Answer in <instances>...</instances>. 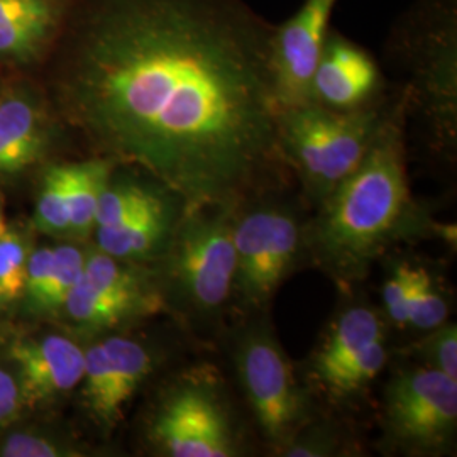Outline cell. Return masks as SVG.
<instances>
[{"mask_svg":"<svg viewBox=\"0 0 457 457\" xmlns=\"http://www.w3.org/2000/svg\"><path fill=\"white\" fill-rule=\"evenodd\" d=\"M271 31L245 0H80L62 109L100 156L141 166L183 209H234L287 164Z\"/></svg>","mask_w":457,"mask_h":457,"instance_id":"cell-1","label":"cell"},{"mask_svg":"<svg viewBox=\"0 0 457 457\" xmlns=\"http://www.w3.org/2000/svg\"><path fill=\"white\" fill-rule=\"evenodd\" d=\"M409 94L386 109L356 170L327 196L312 230L317 260L339 279H358L396 237L410 211L403 120Z\"/></svg>","mask_w":457,"mask_h":457,"instance_id":"cell-2","label":"cell"},{"mask_svg":"<svg viewBox=\"0 0 457 457\" xmlns=\"http://www.w3.org/2000/svg\"><path fill=\"white\" fill-rule=\"evenodd\" d=\"M379 104L337 111L309 102L278 109V139L292 164L319 200H326L361 163L383 120Z\"/></svg>","mask_w":457,"mask_h":457,"instance_id":"cell-3","label":"cell"},{"mask_svg":"<svg viewBox=\"0 0 457 457\" xmlns=\"http://www.w3.org/2000/svg\"><path fill=\"white\" fill-rule=\"evenodd\" d=\"M388 46L411 71L413 94L447 141L456 131L457 0H415L398 17Z\"/></svg>","mask_w":457,"mask_h":457,"instance_id":"cell-4","label":"cell"},{"mask_svg":"<svg viewBox=\"0 0 457 457\" xmlns=\"http://www.w3.org/2000/svg\"><path fill=\"white\" fill-rule=\"evenodd\" d=\"M153 449L168 457H234L239 439L217 376L190 370L164 388L147 420Z\"/></svg>","mask_w":457,"mask_h":457,"instance_id":"cell-5","label":"cell"},{"mask_svg":"<svg viewBox=\"0 0 457 457\" xmlns=\"http://www.w3.org/2000/svg\"><path fill=\"white\" fill-rule=\"evenodd\" d=\"M166 254V278L192 311L220 309L234 290V212L228 207L183 209Z\"/></svg>","mask_w":457,"mask_h":457,"instance_id":"cell-6","label":"cell"},{"mask_svg":"<svg viewBox=\"0 0 457 457\" xmlns=\"http://www.w3.org/2000/svg\"><path fill=\"white\" fill-rule=\"evenodd\" d=\"M163 288L139 262H122L102 251H87L77 285L62 315L83 332H102L156 315L164 309Z\"/></svg>","mask_w":457,"mask_h":457,"instance_id":"cell-7","label":"cell"},{"mask_svg":"<svg viewBox=\"0 0 457 457\" xmlns=\"http://www.w3.org/2000/svg\"><path fill=\"white\" fill-rule=\"evenodd\" d=\"M237 373L268 444L281 451L302 434L311 410L307 395L271 328L253 327L237 345Z\"/></svg>","mask_w":457,"mask_h":457,"instance_id":"cell-8","label":"cell"},{"mask_svg":"<svg viewBox=\"0 0 457 457\" xmlns=\"http://www.w3.org/2000/svg\"><path fill=\"white\" fill-rule=\"evenodd\" d=\"M385 425L409 453L447 449L456 436L457 379L432 368L398 373L385 393Z\"/></svg>","mask_w":457,"mask_h":457,"instance_id":"cell-9","label":"cell"},{"mask_svg":"<svg viewBox=\"0 0 457 457\" xmlns=\"http://www.w3.org/2000/svg\"><path fill=\"white\" fill-rule=\"evenodd\" d=\"M234 288L249 307H262L287 278L300 249V228L288 212L260 209L234 220Z\"/></svg>","mask_w":457,"mask_h":457,"instance_id":"cell-10","label":"cell"},{"mask_svg":"<svg viewBox=\"0 0 457 457\" xmlns=\"http://www.w3.org/2000/svg\"><path fill=\"white\" fill-rule=\"evenodd\" d=\"M154 370L153 351L128 336H107L85 349L83 407L94 424L111 432Z\"/></svg>","mask_w":457,"mask_h":457,"instance_id":"cell-11","label":"cell"},{"mask_svg":"<svg viewBox=\"0 0 457 457\" xmlns=\"http://www.w3.org/2000/svg\"><path fill=\"white\" fill-rule=\"evenodd\" d=\"M339 0H303L294 16L273 26L270 77L278 109L312 102V79Z\"/></svg>","mask_w":457,"mask_h":457,"instance_id":"cell-12","label":"cell"},{"mask_svg":"<svg viewBox=\"0 0 457 457\" xmlns=\"http://www.w3.org/2000/svg\"><path fill=\"white\" fill-rule=\"evenodd\" d=\"M4 361L16 376L24 410L58 403L82 383L85 349L63 334L12 337Z\"/></svg>","mask_w":457,"mask_h":457,"instance_id":"cell-13","label":"cell"},{"mask_svg":"<svg viewBox=\"0 0 457 457\" xmlns=\"http://www.w3.org/2000/svg\"><path fill=\"white\" fill-rule=\"evenodd\" d=\"M383 75L375 56L360 43L330 29L312 79V102L354 111L376 105Z\"/></svg>","mask_w":457,"mask_h":457,"instance_id":"cell-14","label":"cell"},{"mask_svg":"<svg viewBox=\"0 0 457 457\" xmlns=\"http://www.w3.org/2000/svg\"><path fill=\"white\" fill-rule=\"evenodd\" d=\"M68 0H0V60L29 63L63 33Z\"/></svg>","mask_w":457,"mask_h":457,"instance_id":"cell-15","label":"cell"},{"mask_svg":"<svg viewBox=\"0 0 457 457\" xmlns=\"http://www.w3.org/2000/svg\"><path fill=\"white\" fill-rule=\"evenodd\" d=\"M48 117L28 90L0 96V175H16L48 153Z\"/></svg>","mask_w":457,"mask_h":457,"instance_id":"cell-16","label":"cell"},{"mask_svg":"<svg viewBox=\"0 0 457 457\" xmlns=\"http://www.w3.org/2000/svg\"><path fill=\"white\" fill-rule=\"evenodd\" d=\"M177 200H180L177 195L168 196L158 205L136 213L117 226L96 228L98 251L134 262L164 253L181 215Z\"/></svg>","mask_w":457,"mask_h":457,"instance_id":"cell-17","label":"cell"},{"mask_svg":"<svg viewBox=\"0 0 457 457\" xmlns=\"http://www.w3.org/2000/svg\"><path fill=\"white\" fill-rule=\"evenodd\" d=\"M379 339H385V326L378 312L361 305L351 307L336 319L326 341L315 353L312 373L324 386L327 379L347 361Z\"/></svg>","mask_w":457,"mask_h":457,"instance_id":"cell-18","label":"cell"},{"mask_svg":"<svg viewBox=\"0 0 457 457\" xmlns=\"http://www.w3.org/2000/svg\"><path fill=\"white\" fill-rule=\"evenodd\" d=\"M114 162L97 156L85 162L65 163L66 194L70 211L68 239L82 243L96 228L98 200L112 180Z\"/></svg>","mask_w":457,"mask_h":457,"instance_id":"cell-19","label":"cell"},{"mask_svg":"<svg viewBox=\"0 0 457 457\" xmlns=\"http://www.w3.org/2000/svg\"><path fill=\"white\" fill-rule=\"evenodd\" d=\"M171 195L175 194L160 183L147 185L134 180H111L98 200L96 228L117 226Z\"/></svg>","mask_w":457,"mask_h":457,"instance_id":"cell-20","label":"cell"},{"mask_svg":"<svg viewBox=\"0 0 457 457\" xmlns=\"http://www.w3.org/2000/svg\"><path fill=\"white\" fill-rule=\"evenodd\" d=\"M34 228L41 234L68 237L70 211L66 194L65 163L49 164L36 196Z\"/></svg>","mask_w":457,"mask_h":457,"instance_id":"cell-21","label":"cell"},{"mask_svg":"<svg viewBox=\"0 0 457 457\" xmlns=\"http://www.w3.org/2000/svg\"><path fill=\"white\" fill-rule=\"evenodd\" d=\"M31 249L28 237L16 228L0 236V317L21 305Z\"/></svg>","mask_w":457,"mask_h":457,"instance_id":"cell-22","label":"cell"},{"mask_svg":"<svg viewBox=\"0 0 457 457\" xmlns=\"http://www.w3.org/2000/svg\"><path fill=\"white\" fill-rule=\"evenodd\" d=\"M85 260L87 251L75 241L54 245L51 277L43 298L39 319L62 315L68 295L82 275Z\"/></svg>","mask_w":457,"mask_h":457,"instance_id":"cell-23","label":"cell"},{"mask_svg":"<svg viewBox=\"0 0 457 457\" xmlns=\"http://www.w3.org/2000/svg\"><path fill=\"white\" fill-rule=\"evenodd\" d=\"M83 456V449L75 442L45 428L0 430V457H75Z\"/></svg>","mask_w":457,"mask_h":457,"instance_id":"cell-24","label":"cell"},{"mask_svg":"<svg viewBox=\"0 0 457 457\" xmlns=\"http://www.w3.org/2000/svg\"><path fill=\"white\" fill-rule=\"evenodd\" d=\"M386 360L388 353L385 339L375 341L330 376L324 383V388L336 395L358 392L383 371Z\"/></svg>","mask_w":457,"mask_h":457,"instance_id":"cell-25","label":"cell"},{"mask_svg":"<svg viewBox=\"0 0 457 457\" xmlns=\"http://www.w3.org/2000/svg\"><path fill=\"white\" fill-rule=\"evenodd\" d=\"M447 315L449 311L445 298L434 288L432 278L428 277L424 268H415V281L410 298L407 324L428 332L447 322Z\"/></svg>","mask_w":457,"mask_h":457,"instance_id":"cell-26","label":"cell"},{"mask_svg":"<svg viewBox=\"0 0 457 457\" xmlns=\"http://www.w3.org/2000/svg\"><path fill=\"white\" fill-rule=\"evenodd\" d=\"M53 251L54 245H39L33 247L29 253L28 268H26V285L21 305L26 313L37 317L41 313L43 298L48 288L51 268H53Z\"/></svg>","mask_w":457,"mask_h":457,"instance_id":"cell-27","label":"cell"},{"mask_svg":"<svg viewBox=\"0 0 457 457\" xmlns=\"http://www.w3.org/2000/svg\"><path fill=\"white\" fill-rule=\"evenodd\" d=\"M430 334L420 344V354L428 368L457 379V328L456 324L444 322L428 330Z\"/></svg>","mask_w":457,"mask_h":457,"instance_id":"cell-28","label":"cell"},{"mask_svg":"<svg viewBox=\"0 0 457 457\" xmlns=\"http://www.w3.org/2000/svg\"><path fill=\"white\" fill-rule=\"evenodd\" d=\"M415 281V268L407 262L398 264L392 277L385 283L383 300L385 307L395 324L407 326L409 320V305Z\"/></svg>","mask_w":457,"mask_h":457,"instance_id":"cell-29","label":"cell"},{"mask_svg":"<svg viewBox=\"0 0 457 457\" xmlns=\"http://www.w3.org/2000/svg\"><path fill=\"white\" fill-rule=\"evenodd\" d=\"M24 411L16 376L5 361H0V430L16 425Z\"/></svg>","mask_w":457,"mask_h":457,"instance_id":"cell-30","label":"cell"},{"mask_svg":"<svg viewBox=\"0 0 457 457\" xmlns=\"http://www.w3.org/2000/svg\"><path fill=\"white\" fill-rule=\"evenodd\" d=\"M7 224H5V219H4V213L0 211V236L2 234H5V230H7Z\"/></svg>","mask_w":457,"mask_h":457,"instance_id":"cell-31","label":"cell"}]
</instances>
